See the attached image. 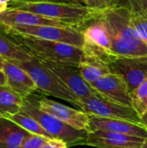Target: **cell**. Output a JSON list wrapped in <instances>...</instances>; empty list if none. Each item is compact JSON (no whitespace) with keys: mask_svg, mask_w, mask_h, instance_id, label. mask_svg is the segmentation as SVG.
Wrapping results in <instances>:
<instances>
[{"mask_svg":"<svg viewBox=\"0 0 147 148\" xmlns=\"http://www.w3.org/2000/svg\"><path fill=\"white\" fill-rule=\"evenodd\" d=\"M107 25L114 57L147 58V45L137 33L126 5H118L100 13Z\"/></svg>","mask_w":147,"mask_h":148,"instance_id":"6da1fadb","label":"cell"},{"mask_svg":"<svg viewBox=\"0 0 147 148\" xmlns=\"http://www.w3.org/2000/svg\"><path fill=\"white\" fill-rule=\"evenodd\" d=\"M10 7L29 11L63 23L70 27L82 29L84 25L96 18L99 12L85 4L66 2L19 3L10 2Z\"/></svg>","mask_w":147,"mask_h":148,"instance_id":"7a4b0ae2","label":"cell"},{"mask_svg":"<svg viewBox=\"0 0 147 148\" xmlns=\"http://www.w3.org/2000/svg\"><path fill=\"white\" fill-rule=\"evenodd\" d=\"M5 32L29 55L40 60L64 62L78 66L86 56L83 48L72 44L39 39L11 31Z\"/></svg>","mask_w":147,"mask_h":148,"instance_id":"3957f363","label":"cell"},{"mask_svg":"<svg viewBox=\"0 0 147 148\" xmlns=\"http://www.w3.org/2000/svg\"><path fill=\"white\" fill-rule=\"evenodd\" d=\"M21 111L33 117L42 128L55 140H62L68 146L84 145L88 135L87 130H77L55 117L41 111L30 95L23 98Z\"/></svg>","mask_w":147,"mask_h":148,"instance_id":"277c9868","label":"cell"},{"mask_svg":"<svg viewBox=\"0 0 147 148\" xmlns=\"http://www.w3.org/2000/svg\"><path fill=\"white\" fill-rule=\"evenodd\" d=\"M12 62L24 69L31 76L36 83L37 91H41L48 95L62 99L79 108L80 102L71 93V91L37 58L32 56L29 61Z\"/></svg>","mask_w":147,"mask_h":148,"instance_id":"5b68a950","label":"cell"},{"mask_svg":"<svg viewBox=\"0 0 147 148\" xmlns=\"http://www.w3.org/2000/svg\"><path fill=\"white\" fill-rule=\"evenodd\" d=\"M5 31H11L39 39L65 42L83 48L85 42L81 29L75 27H58L49 25H1Z\"/></svg>","mask_w":147,"mask_h":148,"instance_id":"8992f818","label":"cell"},{"mask_svg":"<svg viewBox=\"0 0 147 148\" xmlns=\"http://www.w3.org/2000/svg\"><path fill=\"white\" fill-rule=\"evenodd\" d=\"M38 60L58 77V79L71 91L78 101L91 96L108 100L81 77L77 65L47 60Z\"/></svg>","mask_w":147,"mask_h":148,"instance_id":"52a82bcc","label":"cell"},{"mask_svg":"<svg viewBox=\"0 0 147 148\" xmlns=\"http://www.w3.org/2000/svg\"><path fill=\"white\" fill-rule=\"evenodd\" d=\"M79 108L88 115L120 119L141 124L139 116L131 107L94 96L82 99L79 101Z\"/></svg>","mask_w":147,"mask_h":148,"instance_id":"ba28073f","label":"cell"},{"mask_svg":"<svg viewBox=\"0 0 147 148\" xmlns=\"http://www.w3.org/2000/svg\"><path fill=\"white\" fill-rule=\"evenodd\" d=\"M30 96L41 111L55 117L77 130L88 131V115L82 110L67 107L45 96L36 95L34 93L30 94Z\"/></svg>","mask_w":147,"mask_h":148,"instance_id":"9c48e42d","label":"cell"},{"mask_svg":"<svg viewBox=\"0 0 147 148\" xmlns=\"http://www.w3.org/2000/svg\"><path fill=\"white\" fill-rule=\"evenodd\" d=\"M107 65L111 73L124 79L130 93L147 79V58L114 57Z\"/></svg>","mask_w":147,"mask_h":148,"instance_id":"30bf717a","label":"cell"},{"mask_svg":"<svg viewBox=\"0 0 147 148\" xmlns=\"http://www.w3.org/2000/svg\"><path fill=\"white\" fill-rule=\"evenodd\" d=\"M146 139L132 135L106 132H88L84 145L97 148H141Z\"/></svg>","mask_w":147,"mask_h":148,"instance_id":"8fae6325","label":"cell"},{"mask_svg":"<svg viewBox=\"0 0 147 148\" xmlns=\"http://www.w3.org/2000/svg\"><path fill=\"white\" fill-rule=\"evenodd\" d=\"M90 85L108 100L132 108L127 84L119 75L110 72Z\"/></svg>","mask_w":147,"mask_h":148,"instance_id":"7c38bea8","label":"cell"},{"mask_svg":"<svg viewBox=\"0 0 147 148\" xmlns=\"http://www.w3.org/2000/svg\"><path fill=\"white\" fill-rule=\"evenodd\" d=\"M96 130L132 135L144 139L147 138V130L142 124L120 119L88 115V131L90 132Z\"/></svg>","mask_w":147,"mask_h":148,"instance_id":"4fadbf2b","label":"cell"},{"mask_svg":"<svg viewBox=\"0 0 147 148\" xmlns=\"http://www.w3.org/2000/svg\"><path fill=\"white\" fill-rule=\"evenodd\" d=\"M2 70L6 79V85L23 98L37 91L31 76L11 61L5 60Z\"/></svg>","mask_w":147,"mask_h":148,"instance_id":"5bb4252c","label":"cell"},{"mask_svg":"<svg viewBox=\"0 0 147 148\" xmlns=\"http://www.w3.org/2000/svg\"><path fill=\"white\" fill-rule=\"evenodd\" d=\"M0 24L1 25H49L58 27H70L63 23L48 18L38 14L29 11L18 10L16 8L8 7L4 11L0 13Z\"/></svg>","mask_w":147,"mask_h":148,"instance_id":"9a60e30c","label":"cell"},{"mask_svg":"<svg viewBox=\"0 0 147 148\" xmlns=\"http://www.w3.org/2000/svg\"><path fill=\"white\" fill-rule=\"evenodd\" d=\"M31 134L12 121L0 116V145L6 148H18Z\"/></svg>","mask_w":147,"mask_h":148,"instance_id":"2e32d148","label":"cell"},{"mask_svg":"<svg viewBox=\"0 0 147 148\" xmlns=\"http://www.w3.org/2000/svg\"><path fill=\"white\" fill-rule=\"evenodd\" d=\"M81 77L89 84L110 73L108 65L101 58L86 52L84 59L78 65Z\"/></svg>","mask_w":147,"mask_h":148,"instance_id":"e0dca14e","label":"cell"},{"mask_svg":"<svg viewBox=\"0 0 147 148\" xmlns=\"http://www.w3.org/2000/svg\"><path fill=\"white\" fill-rule=\"evenodd\" d=\"M0 56L11 62H26L32 58L17 42L0 28Z\"/></svg>","mask_w":147,"mask_h":148,"instance_id":"ac0fdd59","label":"cell"},{"mask_svg":"<svg viewBox=\"0 0 147 148\" xmlns=\"http://www.w3.org/2000/svg\"><path fill=\"white\" fill-rule=\"evenodd\" d=\"M23 98L7 85H0V116L15 114L21 111Z\"/></svg>","mask_w":147,"mask_h":148,"instance_id":"d6986e66","label":"cell"},{"mask_svg":"<svg viewBox=\"0 0 147 148\" xmlns=\"http://www.w3.org/2000/svg\"><path fill=\"white\" fill-rule=\"evenodd\" d=\"M4 118H7L10 121H12L13 122H15L16 124H17L18 126H20L21 127H23L24 130L28 131L29 133L32 134H36V135H40L42 136L48 140H55L53 136H51L49 133H47L42 127L30 115L20 111L17 114H9L4 116Z\"/></svg>","mask_w":147,"mask_h":148,"instance_id":"ffe728a7","label":"cell"},{"mask_svg":"<svg viewBox=\"0 0 147 148\" xmlns=\"http://www.w3.org/2000/svg\"><path fill=\"white\" fill-rule=\"evenodd\" d=\"M127 6L130 10L131 21L137 33L147 45V13L138 5L135 0H128Z\"/></svg>","mask_w":147,"mask_h":148,"instance_id":"44dd1931","label":"cell"},{"mask_svg":"<svg viewBox=\"0 0 147 148\" xmlns=\"http://www.w3.org/2000/svg\"><path fill=\"white\" fill-rule=\"evenodd\" d=\"M130 95L132 108L140 117L147 109V79L134 88L130 93Z\"/></svg>","mask_w":147,"mask_h":148,"instance_id":"7402d4cb","label":"cell"},{"mask_svg":"<svg viewBox=\"0 0 147 148\" xmlns=\"http://www.w3.org/2000/svg\"><path fill=\"white\" fill-rule=\"evenodd\" d=\"M88 8L101 13L119 5V0H87Z\"/></svg>","mask_w":147,"mask_h":148,"instance_id":"603a6c76","label":"cell"},{"mask_svg":"<svg viewBox=\"0 0 147 148\" xmlns=\"http://www.w3.org/2000/svg\"><path fill=\"white\" fill-rule=\"evenodd\" d=\"M47 140L48 139L42 136L31 134L29 137H27L24 140V141L18 148H41Z\"/></svg>","mask_w":147,"mask_h":148,"instance_id":"cb8c5ba5","label":"cell"},{"mask_svg":"<svg viewBox=\"0 0 147 148\" xmlns=\"http://www.w3.org/2000/svg\"><path fill=\"white\" fill-rule=\"evenodd\" d=\"M41 148H68V145L59 140H48Z\"/></svg>","mask_w":147,"mask_h":148,"instance_id":"d4e9b609","label":"cell"},{"mask_svg":"<svg viewBox=\"0 0 147 148\" xmlns=\"http://www.w3.org/2000/svg\"><path fill=\"white\" fill-rule=\"evenodd\" d=\"M61 0H10V2L19 3H42V2H60Z\"/></svg>","mask_w":147,"mask_h":148,"instance_id":"484cf974","label":"cell"},{"mask_svg":"<svg viewBox=\"0 0 147 148\" xmlns=\"http://www.w3.org/2000/svg\"><path fill=\"white\" fill-rule=\"evenodd\" d=\"M135 2L146 13H147V0H135Z\"/></svg>","mask_w":147,"mask_h":148,"instance_id":"4316f807","label":"cell"},{"mask_svg":"<svg viewBox=\"0 0 147 148\" xmlns=\"http://www.w3.org/2000/svg\"><path fill=\"white\" fill-rule=\"evenodd\" d=\"M140 118V122L144 126V127L147 130V109L141 114Z\"/></svg>","mask_w":147,"mask_h":148,"instance_id":"83f0119b","label":"cell"},{"mask_svg":"<svg viewBox=\"0 0 147 148\" xmlns=\"http://www.w3.org/2000/svg\"><path fill=\"white\" fill-rule=\"evenodd\" d=\"M10 0H0V13L4 11L9 7Z\"/></svg>","mask_w":147,"mask_h":148,"instance_id":"f1b7e54d","label":"cell"},{"mask_svg":"<svg viewBox=\"0 0 147 148\" xmlns=\"http://www.w3.org/2000/svg\"><path fill=\"white\" fill-rule=\"evenodd\" d=\"M0 85H6V79L2 69H0Z\"/></svg>","mask_w":147,"mask_h":148,"instance_id":"f546056e","label":"cell"},{"mask_svg":"<svg viewBox=\"0 0 147 148\" xmlns=\"http://www.w3.org/2000/svg\"><path fill=\"white\" fill-rule=\"evenodd\" d=\"M5 59H3L2 56H0V69H3V62H4Z\"/></svg>","mask_w":147,"mask_h":148,"instance_id":"4dcf8cb0","label":"cell"},{"mask_svg":"<svg viewBox=\"0 0 147 148\" xmlns=\"http://www.w3.org/2000/svg\"><path fill=\"white\" fill-rule=\"evenodd\" d=\"M141 148H147V138L146 139V140H145V142H144V144H143Z\"/></svg>","mask_w":147,"mask_h":148,"instance_id":"1f68e13d","label":"cell"},{"mask_svg":"<svg viewBox=\"0 0 147 148\" xmlns=\"http://www.w3.org/2000/svg\"><path fill=\"white\" fill-rule=\"evenodd\" d=\"M75 1H80V2H81V3H83L85 5L87 4V0H75Z\"/></svg>","mask_w":147,"mask_h":148,"instance_id":"d6a6232c","label":"cell"},{"mask_svg":"<svg viewBox=\"0 0 147 148\" xmlns=\"http://www.w3.org/2000/svg\"><path fill=\"white\" fill-rule=\"evenodd\" d=\"M0 148H6V147H3L2 145H0Z\"/></svg>","mask_w":147,"mask_h":148,"instance_id":"836d02e7","label":"cell"}]
</instances>
